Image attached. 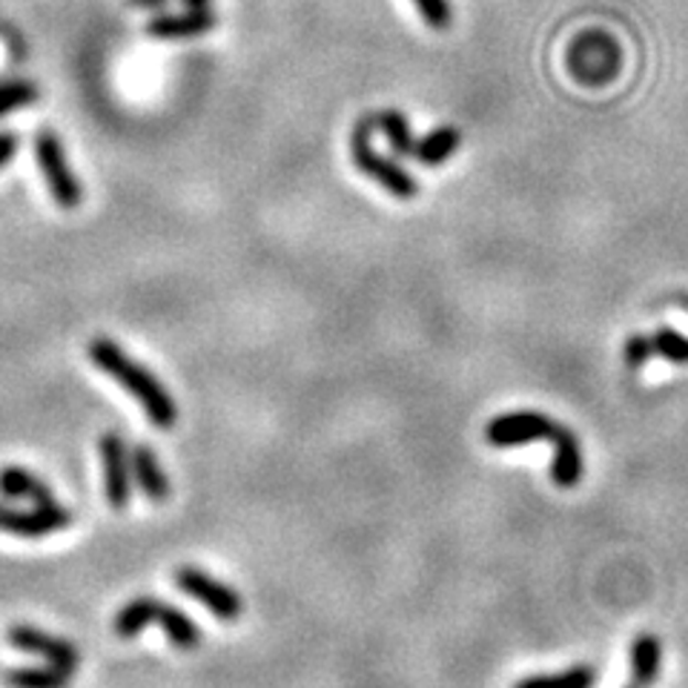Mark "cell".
I'll use <instances>...</instances> for the list:
<instances>
[{
	"mask_svg": "<svg viewBox=\"0 0 688 688\" xmlns=\"http://www.w3.org/2000/svg\"><path fill=\"white\" fill-rule=\"evenodd\" d=\"M86 353H89L95 367H100V370L107 373V376H112L118 385L127 387V394L132 396V399L141 401L143 410H147V416H150V422L155 424V428L166 430L175 424L179 408H175V399L170 396V390H166V387L161 385L141 362L129 358L127 353L118 347V342L104 336L93 338L89 347H86Z\"/></svg>",
	"mask_w": 688,
	"mask_h": 688,
	"instance_id": "obj_1",
	"label": "cell"
},
{
	"mask_svg": "<svg viewBox=\"0 0 688 688\" xmlns=\"http://www.w3.org/2000/svg\"><path fill=\"white\" fill-rule=\"evenodd\" d=\"M376 127V121H362L353 132V141H351V152H353V164L358 170L365 172L367 179H373L381 190H387L390 195L396 198H416L419 195V181L410 175L408 170L401 164H396L394 158L381 155V152L373 150L370 143V129Z\"/></svg>",
	"mask_w": 688,
	"mask_h": 688,
	"instance_id": "obj_2",
	"label": "cell"
},
{
	"mask_svg": "<svg viewBox=\"0 0 688 688\" xmlns=\"http://www.w3.org/2000/svg\"><path fill=\"white\" fill-rule=\"evenodd\" d=\"M35 155L37 166H41L46 186H50L52 198L61 209H78L80 198H84V190H80L75 172H72L69 161H66V152L61 147V138L52 132V129H41L35 138Z\"/></svg>",
	"mask_w": 688,
	"mask_h": 688,
	"instance_id": "obj_3",
	"label": "cell"
},
{
	"mask_svg": "<svg viewBox=\"0 0 688 688\" xmlns=\"http://www.w3.org/2000/svg\"><path fill=\"white\" fill-rule=\"evenodd\" d=\"M175 585H179L186 596H193L195 602H201L204 609L213 611L222 623H236L238 616H241L244 602L241 596H238L236 588L224 585V582H218L215 577L204 573L201 568L193 566L179 568V571H175Z\"/></svg>",
	"mask_w": 688,
	"mask_h": 688,
	"instance_id": "obj_4",
	"label": "cell"
},
{
	"mask_svg": "<svg viewBox=\"0 0 688 688\" xmlns=\"http://www.w3.org/2000/svg\"><path fill=\"white\" fill-rule=\"evenodd\" d=\"M75 519L69 508H64L61 502H46V505H35L32 510L12 508L7 502H0V534H12L21 539H41L66 530Z\"/></svg>",
	"mask_w": 688,
	"mask_h": 688,
	"instance_id": "obj_5",
	"label": "cell"
},
{
	"mask_svg": "<svg viewBox=\"0 0 688 688\" xmlns=\"http://www.w3.org/2000/svg\"><path fill=\"white\" fill-rule=\"evenodd\" d=\"M559 424L539 410H516L491 419L485 428L487 442L494 448H519L528 442H551Z\"/></svg>",
	"mask_w": 688,
	"mask_h": 688,
	"instance_id": "obj_6",
	"label": "cell"
},
{
	"mask_svg": "<svg viewBox=\"0 0 688 688\" xmlns=\"http://www.w3.org/2000/svg\"><path fill=\"white\" fill-rule=\"evenodd\" d=\"M620 50L605 32H585L571 50V72L582 84H605L616 75Z\"/></svg>",
	"mask_w": 688,
	"mask_h": 688,
	"instance_id": "obj_7",
	"label": "cell"
},
{
	"mask_svg": "<svg viewBox=\"0 0 688 688\" xmlns=\"http://www.w3.org/2000/svg\"><path fill=\"white\" fill-rule=\"evenodd\" d=\"M100 459H104V487L112 510H123L132 496V453L127 451L121 433L107 430L98 442Z\"/></svg>",
	"mask_w": 688,
	"mask_h": 688,
	"instance_id": "obj_8",
	"label": "cell"
},
{
	"mask_svg": "<svg viewBox=\"0 0 688 688\" xmlns=\"http://www.w3.org/2000/svg\"><path fill=\"white\" fill-rule=\"evenodd\" d=\"M7 637L9 643H12V648H18V652L37 654V657L46 659L50 666L64 668V671L75 674V668H78L80 663L78 648H75L69 639L46 634V631L41 628H32V625H12Z\"/></svg>",
	"mask_w": 688,
	"mask_h": 688,
	"instance_id": "obj_9",
	"label": "cell"
},
{
	"mask_svg": "<svg viewBox=\"0 0 688 688\" xmlns=\"http://www.w3.org/2000/svg\"><path fill=\"white\" fill-rule=\"evenodd\" d=\"M218 18H215L213 9H184V12L175 14H158L147 23V35L152 37H195L204 35V32H213Z\"/></svg>",
	"mask_w": 688,
	"mask_h": 688,
	"instance_id": "obj_10",
	"label": "cell"
},
{
	"mask_svg": "<svg viewBox=\"0 0 688 688\" xmlns=\"http://www.w3.org/2000/svg\"><path fill=\"white\" fill-rule=\"evenodd\" d=\"M553 462H551V480L559 487H573L582 480V451L580 442L571 430L559 424L553 433Z\"/></svg>",
	"mask_w": 688,
	"mask_h": 688,
	"instance_id": "obj_11",
	"label": "cell"
},
{
	"mask_svg": "<svg viewBox=\"0 0 688 688\" xmlns=\"http://www.w3.org/2000/svg\"><path fill=\"white\" fill-rule=\"evenodd\" d=\"M132 480L150 502H164L170 496V480H166L164 467L152 453V448H147V444H138L132 451Z\"/></svg>",
	"mask_w": 688,
	"mask_h": 688,
	"instance_id": "obj_12",
	"label": "cell"
},
{
	"mask_svg": "<svg viewBox=\"0 0 688 688\" xmlns=\"http://www.w3.org/2000/svg\"><path fill=\"white\" fill-rule=\"evenodd\" d=\"M0 496H7V499H26L32 505H46V502H55L52 496V487L35 476L32 471L26 467H18V465H9L0 471Z\"/></svg>",
	"mask_w": 688,
	"mask_h": 688,
	"instance_id": "obj_13",
	"label": "cell"
},
{
	"mask_svg": "<svg viewBox=\"0 0 688 688\" xmlns=\"http://www.w3.org/2000/svg\"><path fill=\"white\" fill-rule=\"evenodd\" d=\"M462 147V132L456 127H437L416 141L413 158L422 166H442Z\"/></svg>",
	"mask_w": 688,
	"mask_h": 688,
	"instance_id": "obj_14",
	"label": "cell"
},
{
	"mask_svg": "<svg viewBox=\"0 0 688 688\" xmlns=\"http://www.w3.org/2000/svg\"><path fill=\"white\" fill-rule=\"evenodd\" d=\"M155 623L166 631L170 643L175 645V648H181V652H195L201 645L198 625H195L184 611L170 605V602H158Z\"/></svg>",
	"mask_w": 688,
	"mask_h": 688,
	"instance_id": "obj_15",
	"label": "cell"
},
{
	"mask_svg": "<svg viewBox=\"0 0 688 688\" xmlns=\"http://www.w3.org/2000/svg\"><path fill=\"white\" fill-rule=\"evenodd\" d=\"M155 614H158V600L155 596H136V600H129L118 614H115V634L121 639H132L138 637L143 628L150 623H155Z\"/></svg>",
	"mask_w": 688,
	"mask_h": 688,
	"instance_id": "obj_16",
	"label": "cell"
},
{
	"mask_svg": "<svg viewBox=\"0 0 688 688\" xmlns=\"http://www.w3.org/2000/svg\"><path fill=\"white\" fill-rule=\"evenodd\" d=\"M659 659H663V648L654 634H639L631 645V677L637 686H652L659 674Z\"/></svg>",
	"mask_w": 688,
	"mask_h": 688,
	"instance_id": "obj_17",
	"label": "cell"
},
{
	"mask_svg": "<svg viewBox=\"0 0 688 688\" xmlns=\"http://www.w3.org/2000/svg\"><path fill=\"white\" fill-rule=\"evenodd\" d=\"M9 688H69L72 671L57 666H18L7 671Z\"/></svg>",
	"mask_w": 688,
	"mask_h": 688,
	"instance_id": "obj_18",
	"label": "cell"
},
{
	"mask_svg": "<svg viewBox=\"0 0 688 688\" xmlns=\"http://www.w3.org/2000/svg\"><path fill=\"white\" fill-rule=\"evenodd\" d=\"M376 127L381 129V136L387 138L390 150L399 158H408L416 152V138L413 129H410L408 118L399 112V109H385V112L376 115Z\"/></svg>",
	"mask_w": 688,
	"mask_h": 688,
	"instance_id": "obj_19",
	"label": "cell"
},
{
	"mask_svg": "<svg viewBox=\"0 0 688 688\" xmlns=\"http://www.w3.org/2000/svg\"><path fill=\"white\" fill-rule=\"evenodd\" d=\"M596 671L591 666H573L559 674H537L525 677L514 688H594Z\"/></svg>",
	"mask_w": 688,
	"mask_h": 688,
	"instance_id": "obj_20",
	"label": "cell"
},
{
	"mask_svg": "<svg viewBox=\"0 0 688 688\" xmlns=\"http://www.w3.org/2000/svg\"><path fill=\"white\" fill-rule=\"evenodd\" d=\"M37 98H41V89L32 80H9V84H0V118L12 112V109L35 104Z\"/></svg>",
	"mask_w": 688,
	"mask_h": 688,
	"instance_id": "obj_21",
	"label": "cell"
},
{
	"mask_svg": "<svg viewBox=\"0 0 688 688\" xmlns=\"http://www.w3.org/2000/svg\"><path fill=\"white\" fill-rule=\"evenodd\" d=\"M652 342H654V353L666 356L668 362H674V365H688V338L682 336V333H677V330H671V327H663L654 333Z\"/></svg>",
	"mask_w": 688,
	"mask_h": 688,
	"instance_id": "obj_22",
	"label": "cell"
},
{
	"mask_svg": "<svg viewBox=\"0 0 688 688\" xmlns=\"http://www.w3.org/2000/svg\"><path fill=\"white\" fill-rule=\"evenodd\" d=\"M413 3L430 29L442 32V29L451 26L453 12H451V3H448V0H413Z\"/></svg>",
	"mask_w": 688,
	"mask_h": 688,
	"instance_id": "obj_23",
	"label": "cell"
},
{
	"mask_svg": "<svg viewBox=\"0 0 688 688\" xmlns=\"http://www.w3.org/2000/svg\"><path fill=\"white\" fill-rule=\"evenodd\" d=\"M654 356V342L648 336H631L625 344V365L631 370H639V367Z\"/></svg>",
	"mask_w": 688,
	"mask_h": 688,
	"instance_id": "obj_24",
	"label": "cell"
},
{
	"mask_svg": "<svg viewBox=\"0 0 688 688\" xmlns=\"http://www.w3.org/2000/svg\"><path fill=\"white\" fill-rule=\"evenodd\" d=\"M18 152V136L14 132H0V170L9 164Z\"/></svg>",
	"mask_w": 688,
	"mask_h": 688,
	"instance_id": "obj_25",
	"label": "cell"
},
{
	"mask_svg": "<svg viewBox=\"0 0 688 688\" xmlns=\"http://www.w3.org/2000/svg\"><path fill=\"white\" fill-rule=\"evenodd\" d=\"M129 7H138V9H166V7H170V0H129Z\"/></svg>",
	"mask_w": 688,
	"mask_h": 688,
	"instance_id": "obj_26",
	"label": "cell"
},
{
	"mask_svg": "<svg viewBox=\"0 0 688 688\" xmlns=\"http://www.w3.org/2000/svg\"><path fill=\"white\" fill-rule=\"evenodd\" d=\"M181 3H184V9H209L213 0H181Z\"/></svg>",
	"mask_w": 688,
	"mask_h": 688,
	"instance_id": "obj_27",
	"label": "cell"
},
{
	"mask_svg": "<svg viewBox=\"0 0 688 688\" xmlns=\"http://www.w3.org/2000/svg\"><path fill=\"white\" fill-rule=\"evenodd\" d=\"M628 688H639V686H637V682H634V686H628Z\"/></svg>",
	"mask_w": 688,
	"mask_h": 688,
	"instance_id": "obj_28",
	"label": "cell"
}]
</instances>
